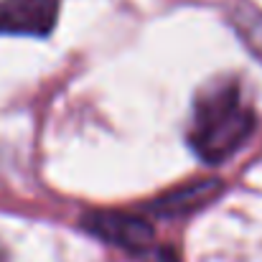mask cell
Segmentation results:
<instances>
[{
	"mask_svg": "<svg viewBox=\"0 0 262 262\" xmlns=\"http://www.w3.org/2000/svg\"><path fill=\"white\" fill-rule=\"evenodd\" d=\"M255 127L257 115L245 99L239 82L222 79L196 97L188 143L204 163L216 166L229 161L252 138Z\"/></svg>",
	"mask_w": 262,
	"mask_h": 262,
	"instance_id": "obj_1",
	"label": "cell"
},
{
	"mask_svg": "<svg viewBox=\"0 0 262 262\" xmlns=\"http://www.w3.org/2000/svg\"><path fill=\"white\" fill-rule=\"evenodd\" d=\"M59 20V0H0V31L10 36H49Z\"/></svg>",
	"mask_w": 262,
	"mask_h": 262,
	"instance_id": "obj_3",
	"label": "cell"
},
{
	"mask_svg": "<svg viewBox=\"0 0 262 262\" xmlns=\"http://www.w3.org/2000/svg\"><path fill=\"white\" fill-rule=\"evenodd\" d=\"M82 227H87V232L99 237L102 242L133 255H148L156 242L150 222L125 211H92L82 216Z\"/></svg>",
	"mask_w": 262,
	"mask_h": 262,
	"instance_id": "obj_2",
	"label": "cell"
},
{
	"mask_svg": "<svg viewBox=\"0 0 262 262\" xmlns=\"http://www.w3.org/2000/svg\"><path fill=\"white\" fill-rule=\"evenodd\" d=\"M222 191V183L214 181V178H201V181H188V183H181L171 191L161 193L153 204H150V211L158 214V216H188L193 211H199L201 206H206L209 201L216 199V193Z\"/></svg>",
	"mask_w": 262,
	"mask_h": 262,
	"instance_id": "obj_4",
	"label": "cell"
},
{
	"mask_svg": "<svg viewBox=\"0 0 262 262\" xmlns=\"http://www.w3.org/2000/svg\"><path fill=\"white\" fill-rule=\"evenodd\" d=\"M0 262H8L5 260V250H3V247H0Z\"/></svg>",
	"mask_w": 262,
	"mask_h": 262,
	"instance_id": "obj_5",
	"label": "cell"
}]
</instances>
